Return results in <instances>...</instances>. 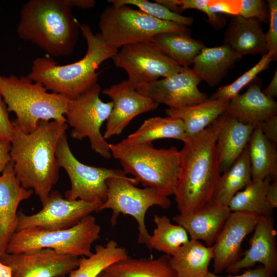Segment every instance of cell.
Returning <instances> with one entry per match:
<instances>
[{"label":"cell","instance_id":"83f0119b","mask_svg":"<svg viewBox=\"0 0 277 277\" xmlns=\"http://www.w3.org/2000/svg\"><path fill=\"white\" fill-rule=\"evenodd\" d=\"M276 146L264 136L259 125L255 126L248 144L252 181L277 180Z\"/></svg>","mask_w":277,"mask_h":277},{"label":"cell","instance_id":"74e56055","mask_svg":"<svg viewBox=\"0 0 277 277\" xmlns=\"http://www.w3.org/2000/svg\"><path fill=\"white\" fill-rule=\"evenodd\" d=\"M239 15L245 18L256 19L264 23H269V12L267 3L262 0H241Z\"/></svg>","mask_w":277,"mask_h":277},{"label":"cell","instance_id":"e575fe53","mask_svg":"<svg viewBox=\"0 0 277 277\" xmlns=\"http://www.w3.org/2000/svg\"><path fill=\"white\" fill-rule=\"evenodd\" d=\"M277 56L268 52L263 54L260 60L249 70L245 72L232 83L219 88L210 97L211 99L226 98L230 100L245 86L249 84L261 72L267 69L270 63L276 60Z\"/></svg>","mask_w":277,"mask_h":277},{"label":"cell","instance_id":"52a82bcc","mask_svg":"<svg viewBox=\"0 0 277 277\" xmlns=\"http://www.w3.org/2000/svg\"><path fill=\"white\" fill-rule=\"evenodd\" d=\"M98 27L104 40L116 49L127 45L151 41L161 33L190 32L186 26L157 19L124 5L107 6L100 15Z\"/></svg>","mask_w":277,"mask_h":277},{"label":"cell","instance_id":"60d3db41","mask_svg":"<svg viewBox=\"0 0 277 277\" xmlns=\"http://www.w3.org/2000/svg\"><path fill=\"white\" fill-rule=\"evenodd\" d=\"M6 104L0 95V142H11L14 129L13 121L9 118Z\"/></svg>","mask_w":277,"mask_h":277},{"label":"cell","instance_id":"ab89813d","mask_svg":"<svg viewBox=\"0 0 277 277\" xmlns=\"http://www.w3.org/2000/svg\"><path fill=\"white\" fill-rule=\"evenodd\" d=\"M210 11L214 13L239 15L241 9V0H208Z\"/></svg>","mask_w":277,"mask_h":277},{"label":"cell","instance_id":"30bf717a","mask_svg":"<svg viewBox=\"0 0 277 277\" xmlns=\"http://www.w3.org/2000/svg\"><path fill=\"white\" fill-rule=\"evenodd\" d=\"M100 85L96 83L78 97L70 100L65 118L72 128L70 136L75 140L88 138L93 151L105 159L111 157L109 144L101 132L112 109V102L100 97Z\"/></svg>","mask_w":277,"mask_h":277},{"label":"cell","instance_id":"9c48e42d","mask_svg":"<svg viewBox=\"0 0 277 277\" xmlns=\"http://www.w3.org/2000/svg\"><path fill=\"white\" fill-rule=\"evenodd\" d=\"M106 184L107 197L97 211L111 209L110 223L112 226L115 225L121 214L133 217L137 224L138 243L149 249L150 234L145 223L147 211L153 206L167 209L171 201L150 188L136 187L138 183L133 177H110L106 181Z\"/></svg>","mask_w":277,"mask_h":277},{"label":"cell","instance_id":"d4e9b609","mask_svg":"<svg viewBox=\"0 0 277 277\" xmlns=\"http://www.w3.org/2000/svg\"><path fill=\"white\" fill-rule=\"evenodd\" d=\"M241 58L223 44L214 47H205L195 57L192 69L201 81L214 86Z\"/></svg>","mask_w":277,"mask_h":277},{"label":"cell","instance_id":"ee69618b","mask_svg":"<svg viewBox=\"0 0 277 277\" xmlns=\"http://www.w3.org/2000/svg\"><path fill=\"white\" fill-rule=\"evenodd\" d=\"M10 142H0V174L10 162Z\"/></svg>","mask_w":277,"mask_h":277},{"label":"cell","instance_id":"277c9868","mask_svg":"<svg viewBox=\"0 0 277 277\" xmlns=\"http://www.w3.org/2000/svg\"><path fill=\"white\" fill-rule=\"evenodd\" d=\"M71 9L65 0H30L21 9L17 35L49 55H68L73 50L80 29Z\"/></svg>","mask_w":277,"mask_h":277},{"label":"cell","instance_id":"8992f818","mask_svg":"<svg viewBox=\"0 0 277 277\" xmlns=\"http://www.w3.org/2000/svg\"><path fill=\"white\" fill-rule=\"evenodd\" d=\"M47 91L27 75L0 74V95L8 111L16 115L13 124L24 133L32 132L41 121L66 123L65 115L70 99Z\"/></svg>","mask_w":277,"mask_h":277},{"label":"cell","instance_id":"484cf974","mask_svg":"<svg viewBox=\"0 0 277 277\" xmlns=\"http://www.w3.org/2000/svg\"><path fill=\"white\" fill-rule=\"evenodd\" d=\"M170 258L171 256L165 254L157 258L128 256L109 266L105 271L111 277H177Z\"/></svg>","mask_w":277,"mask_h":277},{"label":"cell","instance_id":"9a60e30c","mask_svg":"<svg viewBox=\"0 0 277 277\" xmlns=\"http://www.w3.org/2000/svg\"><path fill=\"white\" fill-rule=\"evenodd\" d=\"M201 81L192 68L183 67L178 73L136 87L141 94L155 103L177 109L207 100V95L198 88Z\"/></svg>","mask_w":277,"mask_h":277},{"label":"cell","instance_id":"2e32d148","mask_svg":"<svg viewBox=\"0 0 277 277\" xmlns=\"http://www.w3.org/2000/svg\"><path fill=\"white\" fill-rule=\"evenodd\" d=\"M112 100V109L103 134L106 140L120 135L137 115L155 110L159 104L139 93L128 80L102 91Z\"/></svg>","mask_w":277,"mask_h":277},{"label":"cell","instance_id":"bcb514c9","mask_svg":"<svg viewBox=\"0 0 277 277\" xmlns=\"http://www.w3.org/2000/svg\"><path fill=\"white\" fill-rule=\"evenodd\" d=\"M65 1L71 8L74 7L89 9L93 8L95 4V2L93 0H65Z\"/></svg>","mask_w":277,"mask_h":277},{"label":"cell","instance_id":"7c38bea8","mask_svg":"<svg viewBox=\"0 0 277 277\" xmlns=\"http://www.w3.org/2000/svg\"><path fill=\"white\" fill-rule=\"evenodd\" d=\"M111 58L116 67L127 72V80L135 88L173 75L183 67L162 53L151 41L124 46Z\"/></svg>","mask_w":277,"mask_h":277},{"label":"cell","instance_id":"4fadbf2b","mask_svg":"<svg viewBox=\"0 0 277 277\" xmlns=\"http://www.w3.org/2000/svg\"><path fill=\"white\" fill-rule=\"evenodd\" d=\"M102 204L97 201L67 200L59 192L52 190L38 212L26 215L18 211L16 231L29 228L47 231L67 229L97 211Z\"/></svg>","mask_w":277,"mask_h":277},{"label":"cell","instance_id":"cb8c5ba5","mask_svg":"<svg viewBox=\"0 0 277 277\" xmlns=\"http://www.w3.org/2000/svg\"><path fill=\"white\" fill-rule=\"evenodd\" d=\"M229 100L208 98L199 104L174 109L165 110L167 116L181 120L189 139L195 136L225 112Z\"/></svg>","mask_w":277,"mask_h":277},{"label":"cell","instance_id":"c3c4849f","mask_svg":"<svg viewBox=\"0 0 277 277\" xmlns=\"http://www.w3.org/2000/svg\"><path fill=\"white\" fill-rule=\"evenodd\" d=\"M0 277H12L10 268L0 262Z\"/></svg>","mask_w":277,"mask_h":277},{"label":"cell","instance_id":"5bb4252c","mask_svg":"<svg viewBox=\"0 0 277 277\" xmlns=\"http://www.w3.org/2000/svg\"><path fill=\"white\" fill-rule=\"evenodd\" d=\"M79 260L50 248L6 252L0 257V262L10 268L12 277H66L77 268Z\"/></svg>","mask_w":277,"mask_h":277},{"label":"cell","instance_id":"7a4b0ae2","mask_svg":"<svg viewBox=\"0 0 277 277\" xmlns=\"http://www.w3.org/2000/svg\"><path fill=\"white\" fill-rule=\"evenodd\" d=\"M221 121L220 116L179 150V174L173 195L180 214L192 213L211 201L221 173L216 148Z\"/></svg>","mask_w":277,"mask_h":277},{"label":"cell","instance_id":"ba28073f","mask_svg":"<svg viewBox=\"0 0 277 277\" xmlns=\"http://www.w3.org/2000/svg\"><path fill=\"white\" fill-rule=\"evenodd\" d=\"M101 226L89 215L70 228L47 231L29 228L16 231L11 239L6 252L18 253L36 249L50 248L64 254L89 256L91 246L100 238Z\"/></svg>","mask_w":277,"mask_h":277},{"label":"cell","instance_id":"f6af8a7d","mask_svg":"<svg viewBox=\"0 0 277 277\" xmlns=\"http://www.w3.org/2000/svg\"><path fill=\"white\" fill-rule=\"evenodd\" d=\"M266 199L270 207L273 209L277 207V180L270 183L267 191Z\"/></svg>","mask_w":277,"mask_h":277},{"label":"cell","instance_id":"7402d4cb","mask_svg":"<svg viewBox=\"0 0 277 277\" xmlns=\"http://www.w3.org/2000/svg\"><path fill=\"white\" fill-rule=\"evenodd\" d=\"M221 118L216 148L220 170L223 173L247 146L255 126L243 124L226 112Z\"/></svg>","mask_w":277,"mask_h":277},{"label":"cell","instance_id":"ffe728a7","mask_svg":"<svg viewBox=\"0 0 277 277\" xmlns=\"http://www.w3.org/2000/svg\"><path fill=\"white\" fill-rule=\"evenodd\" d=\"M247 90L230 99L225 112L241 123L256 126L276 115L277 103L264 94L258 77L248 84Z\"/></svg>","mask_w":277,"mask_h":277},{"label":"cell","instance_id":"b9f144b4","mask_svg":"<svg viewBox=\"0 0 277 277\" xmlns=\"http://www.w3.org/2000/svg\"><path fill=\"white\" fill-rule=\"evenodd\" d=\"M264 136L277 146V115H274L259 124Z\"/></svg>","mask_w":277,"mask_h":277},{"label":"cell","instance_id":"ac0fdd59","mask_svg":"<svg viewBox=\"0 0 277 277\" xmlns=\"http://www.w3.org/2000/svg\"><path fill=\"white\" fill-rule=\"evenodd\" d=\"M33 193L32 190L22 186L10 161L0 174V257L6 252L16 232L19 204L30 198Z\"/></svg>","mask_w":277,"mask_h":277},{"label":"cell","instance_id":"1f68e13d","mask_svg":"<svg viewBox=\"0 0 277 277\" xmlns=\"http://www.w3.org/2000/svg\"><path fill=\"white\" fill-rule=\"evenodd\" d=\"M128 256L125 248L110 240L104 245H96L94 252L89 256L80 258L78 266L70 272L69 276L96 277L109 266Z\"/></svg>","mask_w":277,"mask_h":277},{"label":"cell","instance_id":"f35d334b","mask_svg":"<svg viewBox=\"0 0 277 277\" xmlns=\"http://www.w3.org/2000/svg\"><path fill=\"white\" fill-rule=\"evenodd\" d=\"M269 8V29L266 34L268 52L277 56V1L268 0Z\"/></svg>","mask_w":277,"mask_h":277},{"label":"cell","instance_id":"d6986e66","mask_svg":"<svg viewBox=\"0 0 277 277\" xmlns=\"http://www.w3.org/2000/svg\"><path fill=\"white\" fill-rule=\"evenodd\" d=\"M249 240V247L243 256L226 271L233 274L242 269L253 267L256 263L275 273L277 271L276 231L271 215L261 216Z\"/></svg>","mask_w":277,"mask_h":277},{"label":"cell","instance_id":"44dd1931","mask_svg":"<svg viewBox=\"0 0 277 277\" xmlns=\"http://www.w3.org/2000/svg\"><path fill=\"white\" fill-rule=\"evenodd\" d=\"M230 213L227 206L210 201L192 213L175 215L173 220L184 228L190 239L212 246Z\"/></svg>","mask_w":277,"mask_h":277},{"label":"cell","instance_id":"f1b7e54d","mask_svg":"<svg viewBox=\"0 0 277 277\" xmlns=\"http://www.w3.org/2000/svg\"><path fill=\"white\" fill-rule=\"evenodd\" d=\"M251 182V164L247 145L232 165L220 175L211 201L227 206L231 199Z\"/></svg>","mask_w":277,"mask_h":277},{"label":"cell","instance_id":"681fc988","mask_svg":"<svg viewBox=\"0 0 277 277\" xmlns=\"http://www.w3.org/2000/svg\"><path fill=\"white\" fill-rule=\"evenodd\" d=\"M96 277H111L105 270L100 272Z\"/></svg>","mask_w":277,"mask_h":277},{"label":"cell","instance_id":"d590c367","mask_svg":"<svg viewBox=\"0 0 277 277\" xmlns=\"http://www.w3.org/2000/svg\"><path fill=\"white\" fill-rule=\"evenodd\" d=\"M108 2L111 4L117 6H134L153 18L173 22L186 27L192 25L193 22L192 17L174 13L165 6L155 1L151 2L147 0H110Z\"/></svg>","mask_w":277,"mask_h":277},{"label":"cell","instance_id":"f546056e","mask_svg":"<svg viewBox=\"0 0 277 277\" xmlns=\"http://www.w3.org/2000/svg\"><path fill=\"white\" fill-rule=\"evenodd\" d=\"M151 42L162 53L183 67L192 65L205 47L202 41L192 38L190 32L161 33L155 35Z\"/></svg>","mask_w":277,"mask_h":277},{"label":"cell","instance_id":"e0dca14e","mask_svg":"<svg viewBox=\"0 0 277 277\" xmlns=\"http://www.w3.org/2000/svg\"><path fill=\"white\" fill-rule=\"evenodd\" d=\"M260 216L248 212H231L212 246L213 272L226 270L242 256V243L254 229Z\"/></svg>","mask_w":277,"mask_h":277},{"label":"cell","instance_id":"3957f363","mask_svg":"<svg viewBox=\"0 0 277 277\" xmlns=\"http://www.w3.org/2000/svg\"><path fill=\"white\" fill-rule=\"evenodd\" d=\"M85 38L87 49L83 58L74 63L57 65L49 56L35 58L28 76L41 83L47 90L74 99L97 83L99 65L112 58L118 51L109 46L100 33L94 34L90 27L78 23Z\"/></svg>","mask_w":277,"mask_h":277},{"label":"cell","instance_id":"6da1fadb","mask_svg":"<svg viewBox=\"0 0 277 277\" xmlns=\"http://www.w3.org/2000/svg\"><path fill=\"white\" fill-rule=\"evenodd\" d=\"M14 126L10 156L16 177L22 186L32 190L43 204L58 180L60 167L55 150L68 125L55 121H41L29 133Z\"/></svg>","mask_w":277,"mask_h":277},{"label":"cell","instance_id":"836d02e7","mask_svg":"<svg viewBox=\"0 0 277 277\" xmlns=\"http://www.w3.org/2000/svg\"><path fill=\"white\" fill-rule=\"evenodd\" d=\"M153 222L156 225L150 235L149 249H155L172 256L189 240V235L183 227L171 223L165 215L155 214Z\"/></svg>","mask_w":277,"mask_h":277},{"label":"cell","instance_id":"603a6c76","mask_svg":"<svg viewBox=\"0 0 277 277\" xmlns=\"http://www.w3.org/2000/svg\"><path fill=\"white\" fill-rule=\"evenodd\" d=\"M261 23L240 15L233 16L224 34L223 45L241 57L247 54L267 53L266 34Z\"/></svg>","mask_w":277,"mask_h":277},{"label":"cell","instance_id":"4316f807","mask_svg":"<svg viewBox=\"0 0 277 277\" xmlns=\"http://www.w3.org/2000/svg\"><path fill=\"white\" fill-rule=\"evenodd\" d=\"M212 246L190 239L171 256V264L177 277H206L213 259Z\"/></svg>","mask_w":277,"mask_h":277},{"label":"cell","instance_id":"7bdbcfd3","mask_svg":"<svg viewBox=\"0 0 277 277\" xmlns=\"http://www.w3.org/2000/svg\"><path fill=\"white\" fill-rule=\"evenodd\" d=\"M275 273L263 266L250 269L240 275L221 276L209 271L206 277H274Z\"/></svg>","mask_w":277,"mask_h":277},{"label":"cell","instance_id":"d6a6232c","mask_svg":"<svg viewBox=\"0 0 277 277\" xmlns=\"http://www.w3.org/2000/svg\"><path fill=\"white\" fill-rule=\"evenodd\" d=\"M269 178L252 181L238 191L230 200L227 206L231 212H248L261 216L271 215L272 210L266 199Z\"/></svg>","mask_w":277,"mask_h":277},{"label":"cell","instance_id":"7dc6e473","mask_svg":"<svg viewBox=\"0 0 277 277\" xmlns=\"http://www.w3.org/2000/svg\"><path fill=\"white\" fill-rule=\"evenodd\" d=\"M266 96L273 98L277 96V71L275 70L268 86L263 91Z\"/></svg>","mask_w":277,"mask_h":277},{"label":"cell","instance_id":"4dcf8cb0","mask_svg":"<svg viewBox=\"0 0 277 277\" xmlns=\"http://www.w3.org/2000/svg\"><path fill=\"white\" fill-rule=\"evenodd\" d=\"M127 138L137 143L148 144L162 138L176 139L184 143L189 141L182 121L169 116H156L145 120L138 129Z\"/></svg>","mask_w":277,"mask_h":277},{"label":"cell","instance_id":"5b68a950","mask_svg":"<svg viewBox=\"0 0 277 277\" xmlns=\"http://www.w3.org/2000/svg\"><path fill=\"white\" fill-rule=\"evenodd\" d=\"M112 156L119 161L127 175H132L144 187L168 197L174 193L180 170V152L175 146L155 148L127 138L109 144Z\"/></svg>","mask_w":277,"mask_h":277},{"label":"cell","instance_id":"8fae6325","mask_svg":"<svg viewBox=\"0 0 277 277\" xmlns=\"http://www.w3.org/2000/svg\"><path fill=\"white\" fill-rule=\"evenodd\" d=\"M55 155L60 167L65 170L70 179V188L65 193L67 200L103 203L107 194L106 181L113 177H128L123 170L92 166L80 162L70 149L66 133L57 143Z\"/></svg>","mask_w":277,"mask_h":277},{"label":"cell","instance_id":"8d00e7d4","mask_svg":"<svg viewBox=\"0 0 277 277\" xmlns=\"http://www.w3.org/2000/svg\"><path fill=\"white\" fill-rule=\"evenodd\" d=\"M181 12L188 9L201 11L208 16L207 21L216 29L223 27L226 24L225 17L218 13L211 12L207 4L208 0H175Z\"/></svg>","mask_w":277,"mask_h":277}]
</instances>
